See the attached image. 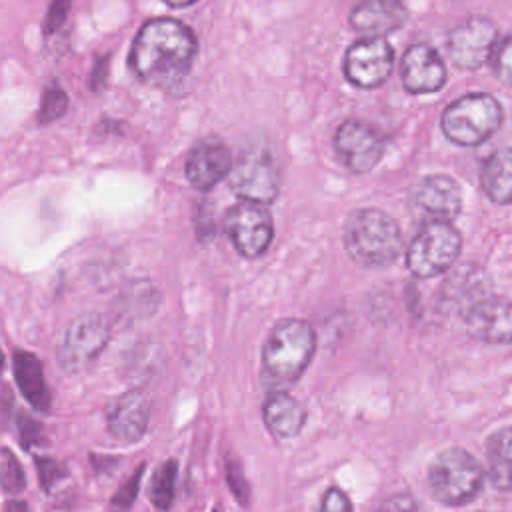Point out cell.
Instances as JSON below:
<instances>
[{
	"label": "cell",
	"instance_id": "cell-35",
	"mask_svg": "<svg viewBox=\"0 0 512 512\" xmlns=\"http://www.w3.org/2000/svg\"><path fill=\"white\" fill-rule=\"evenodd\" d=\"M166 4H170V6H176V8H182V6H188V4H192V2H196V0H164Z\"/></svg>",
	"mask_w": 512,
	"mask_h": 512
},
{
	"label": "cell",
	"instance_id": "cell-24",
	"mask_svg": "<svg viewBox=\"0 0 512 512\" xmlns=\"http://www.w3.org/2000/svg\"><path fill=\"white\" fill-rule=\"evenodd\" d=\"M176 472H178V464L176 460L168 458L164 460L150 484V500L158 510H168L170 504L174 502V494H176Z\"/></svg>",
	"mask_w": 512,
	"mask_h": 512
},
{
	"label": "cell",
	"instance_id": "cell-17",
	"mask_svg": "<svg viewBox=\"0 0 512 512\" xmlns=\"http://www.w3.org/2000/svg\"><path fill=\"white\" fill-rule=\"evenodd\" d=\"M150 420L148 396L140 390L124 392L108 412V432L120 442H138Z\"/></svg>",
	"mask_w": 512,
	"mask_h": 512
},
{
	"label": "cell",
	"instance_id": "cell-23",
	"mask_svg": "<svg viewBox=\"0 0 512 512\" xmlns=\"http://www.w3.org/2000/svg\"><path fill=\"white\" fill-rule=\"evenodd\" d=\"M488 474L498 490H512V426L496 430L486 444Z\"/></svg>",
	"mask_w": 512,
	"mask_h": 512
},
{
	"label": "cell",
	"instance_id": "cell-25",
	"mask_svg": "<svg viewBox=\"0 0 512 512\" xmlns=\"http://www.w3.org/2000/svg\"><path fill=\"white\" fill-rule=\"evenodd\" d=\"M0 470H2V486L4 490L8 492H20L26 484V478H24V470L20 466V462L16 460V456L4 448L2 450V460H0Z\"/></svg>",
	"mask_w": 512,
	"mask_h": 512
},
{
	"label": "cell",
	"instance_id": "cell-8",
	"mask_svg": "<svg viewBox=\"0 0 512 512\" xmlns=\"http://www.w3.org/2000/svg\"><path fill=\"white\" fill-rule=\"evenodd\" d=\"M224 230L236 250L246 258L264 254L274 234L270 212L260 202L252 200H242L226 212Z\"/></svg>",
	"mask_w": 512,
	"mask_h": 512
},
{
	"label": "cell",
	"instance_id": "cell-27",
	"mask_svg": "<svg viewBox=\"0 0 512 512\" xmlns=\"http://www.w3.org/2000/svg\"><path fill=\"white\" fill-rule=\"evenodd\" d=\"M142 472H144V466L140 464L134 474L122 484V488L116 492V496L110 500V508L112 512H128L136 494H138V486H140V478H142Z\"/></svg>",
	"mask_w": 512,
	"mask_h": 512
},
{
	"label": "cell",
	"instance_id": "cell-29",
	"mask_svg": "<svg viewBox=\"0 0 512 512\" xmlns=\"http://www.w3.org/2000/svg\"><path fill=\"white\" fill-rule=\"evenodd\" d=\"M320 512H354V510H352V504H350V498L346 496V492L332 486L322 496Z\"/></svg>",
	"mask_w": 512,
	"mask_h": 512
},
{
	"label": "cell",
	"instance_id": "cell-36",
	"mask_svg": "<svg viewBox=\"0 0 512 512\" xmlns=\"http://www.w3.org/2000/svg\"><path fill=\"white\" fill-rule=\"evenodd\" d=\"M214 512H218V510H214Z\"/></svg>",
	"mask_w": 512,
	"mask_h": 512
},
{
	"label": "cell",
	"instance_id": "cell-16",
	"mask_svg": "<svg viewBox=\"0 0 512 512\" xmlns=\"http://www.w3.org/2000/svg\"><path fill=\"white\" fill-rule=\"evenodd\" d=\"M468 332L490 344L512 342V300L484 298L466 314Z\"/></svg>",
	"mask_w": 512,
	"mask_h": 512
},
{
	"label": "cell",
	"instance_id": "cell-18",
	"mask_svg": "<svg viewBox=\"0 0 512 512\" xmlns=\"http://www.w3.org/2000/svg\"><path fill=\"white\" fill-rule=\"evenodd\" d=\"M408 10L402 0H364L350 12V24L368 36H384L402 28Z\"/></svg>",
	"mask_w": 512,
	"mask_h": 512
},
{
	"label": "cell",
	"instance_id": "cell-12",
	"mask_svg": "<svg viewBox=\"0 0 512 512\" xmlns=\"http://www.w3.org/2000/svg\"><path fill=\"white\" fill-rule=\"evenodd\" d=\"M496 44V26L488 18L472 16L460 22L448 36V54L460 68H478Z\"/></svg>",
	"mask_w": 512,
	"mask_h": 512
},
{
	"label": "cell",
	"instance_id": "cell-31",
	"mask_svg": "<svg viewBox=\"0 0 512 512\" xmlns=\"http://www.w3.org/2000/svg\"><path fill=\"white\" fill-rule=\"evenodd\" d=\"M378 512H422V510H420L418 502L412 496H408V494H394V496L386 498L380 504Z\"/></svg>",
	"mask_w": 512,
	"mask_h": 512
},
{
	"label": "cell",
	"instance_id": "cell-10",
	"mask_svg": "<svg viewBox=\"0 0 512 512\" xmlns=\"http://www.w3.org/2000/svg\"><path fill=\"white\" fill-rule=\"evenodd\" d=\"M394 50L380 36L354 42L344 56V74L358 88H376L392 72Z\"/></svg>",
	"mask_w": 512,
	"mask_h": 512
},
{
	"label": "cell",
	"instance_id": "cell-19",
	"mask_svg": "<svg viewBox=\"0 0 512 512\" xmlns=\"http://www.w3.org/2000/svg\"><path fill=\"white\" fill-rule=\"evenodd\" d=\"M486 276L476 266L456 268L444 282L442 300L450 310L468 314L478 302L484 300Z\"/></svg>",
	"mask_w": 512,
	"mask_h": 512
},
{
	"label": "cell",
	"instance_id": "cell-28",
	"mask_svg": "<svg viewBox=\"0 0 512 512\" xmlns=\"http://www.w3.org/2000/svg\"><path fill=\"white\" fill-rule=\"evenodd\" d=\"M494 72L500 80L512 84V34L506 36L492 56Z\"/></svg>",
	"mask_w": 512,
	"mask_h": 512
},
{
	"label": "cell",
	"instance_id": "cell-32",
	"mask_svg": "<svg viewBox=\"0 0 512 512\" xmlns=\"http://www.w3.org/2000/svg\"><path fill=\"white\" fill-rule=\"evenodd\" d=\"M228 484H230L234 496L246 504L248 502V484L244 480V474H242V468L238 462L228 464Z\"/></svg>",
	"mask_w": 512,
	"mask_h": 512
},
{
	"label": "cell",
	"instance_id": "cell-9",
	"mask_svg": "<svg viewBox=\"0 0 512 512\" xmlns=\"http://www.w3.org/2000/svg\"><path fill=\"white\" fill-rule=\"evenodd\" d=\"M110 330L106 322L96 314H84L76 318L64 332L58 346V362L62 370L74 374L90 366L108 342Z\"/></svg>",
	"mask_w": 512,
	"mask_h": 512
},
{
	"label": "cell",
	"instance_id": "cell-15",
	"mask_svg": "<svg viewBox=\"0 0 512 512\" xmlns=\"http://www.w3.org/2000/svg\"><path fill=\"white\" fill-rule=\"evenodd\" d=\"M232 170V156L224 142L206 138L198 142L186 158V178L198 190L214 188Z\"/></svg>",
	"mask_w": 512,
	"mask_h": 512
},
{
	"label": "cell",
	"instance_id": "cell-5",
	"mask_svg": "<svg viewBox=\"0 0 512 512\" xmlns=\"http://www.w3.org/2000/svg\"><path fill=\"white\" fill-rule=\"evenodd\" d=\"M502 122V108L490 94H466L454 100L442 114L444 134L460 146H476L488 140Z\"/></svg>",
	"mask_w": 512,
	"mask_h": 512
},
{
	"label": "cell",
	"instance_id": "cell-22",
	"mask_svg": "<svg viewBox=\"0 0 512 512\" xmlns=\"http://www.w3.org/2000/svg\"><path fill=\"white\" fill-rule=\"evenodd\" d=\"M482 188L498 204L512 202V148L496 150L484 162Z\"/></svg>",
	"mask_w": 512,
	"mask_h": 512
},
{
	"label": "cell",
	"instance_id": "cell-33",
	"mask_svg": "<svg viewBox=\"0 0 512 512\" xmlns=\"http://www.w3.org/2000/svg\"><path fill=\"white\" fill-rule=\"evenodd\" d=\"M38 472H40V482L48 490L58 478L64 476V468L56 464L54 460H38Z\"/></svg>",
	"mask_w": 512,
	"mask_h": 512
},
{
	"label": "cell",
	"instance_id": "cell-20",
	"mask_svg": "<svg viewBox=\"0 0 512 512\" xmlns=\"http://www.w3.org/2000/svg\"><path fill=\"white\" fill-rule=\"evenodd\" d=\"M264 422L266 428L276 436V438H294L300 434L304 420H306V412L302 408V404L286 394V392H274L268 396V400L264 402Z\"/></svg>",
	"mask_w": 512,
	"mask_h": 512
},
{
	"label": "cell",
	"instance_id": "cell-30",
	"mask_svg": "<svg viewBox=\"0 0 512 512\" xmlns=\"http://www.w3.org/2000/svg\"><path fill=\"white\" fill-rule=\"evenodd\" d=\"M70 4H72V0H52L50 8L46 12V24H44L46 34H52L62 26V22L66 20V14L70 10Z\"/></svg>",
	"mask_w": 512,
	"mask_h": 512
},
{
	"label": "cell",
	"instance_id": "cell-3",
	"mask_svg": "<svg viewBox=\"0 0 512 512\" xmlns=\"http://www.w3.org/2000/svg\"><path fill=\"white\" fill-rule=\"evenodd\" d=\"M314 350L316 334L312 326L300 318H282L264 342V370L278 382H294L310 364Z\"/></svg>",
	"mask_w": 512,
	"mask_h": 512
},
{
	"label": "cell",
	"instance_id": "cell-26",
	"mask_svg": "<svg viewBox=\"0 0 512 512\" xmlns=\"http://www.w3.org/2000/svg\"><path fill=\"white\" fill-rule=\"evenodd\" d=\"M68 108V96L62 88L58 86H50L44 92L42 98V106H40V122H52L58 116L64 114V110Z\"/></svg>",
	"mask_w": 512,
	"mask_h": 512
},
{
	"label": "cell",
	"instance_id": "cell-14",
	"mask_svg": "<svg viewBox=\"0 0 512 512\" xmlns=\"http://www.w3.org/2000/svg\"><path fill=\"white\" fill-rule=\"evenodd\" d=\"M402 82L412 94L436 92L444 86L446 68L440 54L428 44H414L402 56Z\"/></svg>",
	"mask_w": 512,
	"mask_h": 512
},
{
	"label": "cell",
	"instance_id": "cell-4",
	"mask_svg": "<svg viewBox=\"0 0 512 512\" xmlns=\"http://www.w3.org/2000/svg\"><path fill=\"white\" fill-rule=\"evenodd\" d=\"M484 472L478 460L462 448L442 450L428 466L432 496L446 506L470 502L482 488Z\"/></svg>",
	"mask_w": 512,
	"mask_h": 512
},
{
	"label": "cell",
	"instance_id": "cell-11",
	"mask_svg": "<svg viewBox=\"0 0 512 512\" xmlns=\"http://www.w3.org/2000/svg\"><path fill=\"white\" fill-rule=\"evenodd\" d=\"M334 148L350 172L364 174L378 164L384 152V140L372 124L362 120H346L336 130Z\"/></svg>",
	"mask_w": 512,
	"mask_h": 512
},
{
	"label": "cell",
	"instance_id": "cell-34",
	"mask_svg": "<svg viewBox=\"0 0 512 512\" xmlns=\"http://www.w3.org/2000/svg\"><path fill=\"white\" fill-rule=\"evenodd\" d=\"M4 512H28V506L22 500H10L4 508Z\"/></svg>",
	"mask_w": 512,
	"mask_h": 512
},
{
	"label": "cell",
	"instance_id": "cell-7",
	"mask_svg": "<svg viewBox=\"0 0 512 512\" xmlns=\"http://www.w3.org/2000/svg\"><path fill=\"white\" fill-rule=\"evenodd\" d=\"M228 184L244 200L272 202L280 188V168L272 150L264 144L244 148L232 164Z\"/></svg>",
	"mask_w": 512,
	"mask_h": 512
},
{
	"label": "cell",
	"instance_id": "cell-13",
	"mask_svg": "<svg viewBox=\"0 0 512 512\" xmlns=\"http://www.w3.org/2000/svg\"><path fill=\"white\" fill-rule=\"evenodd\" d=\"M412 206L430 220L448 222L458 216L462 208V194L458 184L442 174L426 176L410 192Z\"/></svg>",
	"mask_w": 512,
	"mask_h": 512
},
{
	"label": "cell",
	"instance_id": "cell-1",
	"mask_svg": "<svg viewBox=\"0 0 512 512\" xmlns=\"http://www.w3.org/2000/svg\"><path fill=\"white\" fill-rule=\"evenodd\" d=\"M196 38L188 26L174 18L148 20L130 50V66L146 84L174 88L192 68Z\"/></svg>",
	"mask_w": 512,
	"mask_h": 512
},
{
	"label": "cell",
	"instance_id": "cell-21",
	"mask_svg": "<svg viewBox=\"0 0 512 512\" xmlns=\"http://www.w3.org/2000/svg\"><path fill=\"white\" fill-rule=\"evenodd\" d=\"M14 376L16 384L22 392V396L36 408V410H50L52 406V396L50 388L44 380L40 360L24 350L14 352Z\"/></svg>",
	"mask_w": 512,
	"mask_h": 512
},
{
	"label": "cell",
	"instance_id": "cell-2",
	"mask_svg": "<svg viewBox=\"0 0 512 512\" xmlns=\"http://www.w3.org/2000/svg\"><path fill=\"white\" fill-rule=\"evenodd\" d=\"M348 256L360 266H386L400 254L402 234L392 216L376 208H362L350 214L344 226Z\"/></svg>",
	"mask_w": 512,
	"mask_h": 512
},
{
	"label": "cell",
	"instance_id": "cell-6",
	"mask_svg": "<svg viewBox=\"0 0 512 512\" xmlns=\"http://www.w3.org/2000/svg\"><path fill=\"white\" fill-rule=\"evenodd\" d=\"M462 246L454 226L442 220H430L420 228L406 252V264L418 278H432L448 270Z\"/></svg>",
	"mask_w": 512,
	"mask_h": 512
}]
</instances>
